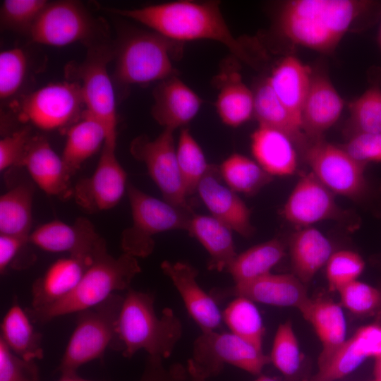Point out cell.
Instances as JSON below:
<instances>
[{"label": "cell", "instance_id": "484cf974", "mask_svg": "<svg viewBox=\"0 0 381 381\" xmlns=\"http://www.w3.org/2000/svg\"><path fill=\"white\" fill-rule=\"evenodd\" d=\"M251 150L256 162L272 176L291 175L296 170L294 143L279 131L258 126L251 135Z\"/></svg>", "mask_w": 381, "mask_h": 381}, {"label": "cell", "instance_id": "8992f818", "mask_svg": "<svg viewBox=\"0 0 381 381\" xmlns=\"http://www.w3.org/2000/svg\"><path fill=\"white\" fill-rule=\"evenodd\" d=\"M123 301V296L115 293L78 313L75 327L57 368L61 375L76 374L83 365L102 358L114 337Z\"/></svg>", "mask_w": 381, "mask_h": 381}, {"label": "cell", "instance_id": "7bdbcfd3", "mask_svg": "<svg viewBox=\"0 0 381 381\" xmlns=\"http://www.w3.org/2000/svg\"><path fill=\"white\" fill-rule=\"evenodd\" d=\"M48 3L44 0H5L1 6V23L8 28L30 31Z\"/></svg>", "mask_w": 381, "mask_h": 381}, {"label": "cell", "instance_id": "ba28073f", "mask_svg": "<svg viewBox=\"0 0 381 381\" xmlns=\"http://www.w3.org/2000/svg\"><path fill=\"white\" fill-rule=\"evenodd\" d=\"M190 359L206 379L218 375L226 364L259 375L271 362L262 349L231 332L217 331L201 333L193 344V357Z\"/></svg>", "mask_w": 381, "mask_h": 381}, {"label": "cell", "instance_id": "e0dca14e", "mask_svg": "<svg viewBox=\"0 0 381 381\" xmlns=\"http://www.w3.org/2000/svg\"><path fill=\"white\" fill-rule=\"evenodd\" d=\"M161 269L172 282L188 314L202 332L216 331L221 327L222 313L212 296L199 285L196 268L185 262L164 260Z\"/></svg>", "mask_w": 381, "mask_h": 381}, {"label": "cell", "instance_id": "1f68e13d", "mask_svg": "<svg viewBox=\"0 0 381 381\" xmlns=\"http://www.w3.org/2000/svg\"><path fill=\"white\" fill-rule=\"evenodd\" d=\"M258 126L279 131L286 135L294 143H306L301 123L285 107L270 85L267 78L254 92V114Z\"/></svg>", "mask_w": 381, "mask_h": 381}, {"label": "cell", "instance_id": "c3c4849f", "mask_svg": "<svg viewBox=\"0 0 381 381\" xmlns=\"http://www.w3.org/2000/svg\"><path fill=\"white\" fill-rule=\"evenodd\" d=\"M161 357L148 355L138 381H186L187 369L180 363L166 367Z\"/></svg>", "mask_w": 381, "mask_h": 381}, {"label": "cell", "instance_id": "e575fe53", "mask_svg": "<svg viewBox=\"0 0 381 381\" xmlns=\"http://www.w3.org/2000/svg\"><path fill=\"white\" fill-rule=\"evenodd\" d=\"M219 169L227 186L236 193L246 195L256 193L272 178L257 162L238 153L227 157Z\"/></svg>", "mask_w": 381, "mask_h": 381}, {"label": "cell", "instance_id": "d6a6232c", "mask_svg": "<svg viewBox=\"0 0 381 381\" xmlns=\"http://www.w3.org/2000/svg\"><path fill=\"white\" fill-rule=\"evenodd\" d=\"M285 246L279 238H272L238 254L227 271L235 284L246 283L270 273L284 257Z\"/></svg>", "mask_w": 381, "mask_h": 381}, {"label": "cell", "instance_id": "f5cc1de1", "mask_svg": "<svg viewBox=\"0 0 381 381\" xmlns=\"http://www.w3.org/2000/svg\"><path fill=\"white\" fill-rule=\"evenodd\" d=\"M58 381H95V380H86V379L82 378L79 377L76 373V374H71V375H61V377Z\"/></svg>", "mask_w": 381, "mask_h": 381}, {"label": "cell", "instance_id": "9c48e42d", "mask_svg": "<svg viewBox=\"0 0 381 381\" xmlns=\"http://www.w3.org/2000/svg\"><path fill=\"white\" fill-rule=\"evenodd\" d=\"M111 52L104 45L92 47L87 58L73 68L85 104V111L101 122L107 131L105 145L115 147L117 115L112 83L107 71Z\"/></svg>", "mask_w": 381, "mask_h": 381}, {"label": "cell", "instance_id": "603a6c76", "mask_svg": "<svg viewBox=\"0 0 381 381\" xmlns=\"http://www.w3.org/2000/svg\"><path fill=\"white\" fill-rule=\"evenodd\" d=\"M344 102L330 80L313 75L301 111L302 130L306 137L317 140L339 118Z\"/></svg>", "mask_w": 381, "mask_h": 381}, {"label": "cell", "instance_id": "74e56055", "mask_svg": "<svg viewBox=\"0 0 381 381\" xmlns=\"http://www.w3.org/2000/svg\"><path fill=\"white\" fill-rule=\"evenodd\" d=\"M349 138L361 133L381 132V88L372 85L349 105Z\"/></svg>", "mask_w": 381, "mask_h": 381}, {"label": "cell", "instance_id": "d4e9b609", "mask_svg": "<svg viewBox=\"0 0 381 381\" xmlns=\"http://www.w3.org/2000/svg\"><path fill=\"white\" fill-rule=\"evenodd\" d=\"M313 73L311 68L292 56L283 59L267 80L277 97L301 124V111Z\"/></svg>", "mask_w": 381, "mask_h": 381}, {"label": "cell", "instance_id": "7402d4cb", "mask_svg": "<svg viewBox=\"0 0 381 381\" xmlns=\"http://www.w3.org/2000/svg\"><path fill=\"white\" fill-rule=\"evenodd\" d=\"M226 294L267 305L295 307L301 313L310 301L304 284L290 274L270 272L255 280L235 284Z\"/></svg>", "mask_w": 381, "mask_h": 381}, {"label": "cell", "instance_id": "681fc988", "mask_svg": "<svg viewBox=\"0 0 381 381\" xmlns=\"http://www.w3.org/2000/svg\"><path fill=\"white\" fill-rule=\"evenodd\" d=\"M353 337L363 348L367 356L375 358L381 356V326L369 325L359 328Z\"/></svg>", "mask_w": 381, "mask_h": 381}, {"label": "cell", "instance_id": "ee69618b", "mask_svg": "<svg viewBox=\"0 0 381 381\" xmlns=\"http://www.w3.org/2000/svg\"><path fill=\"white\" fill-rule=\"evenodd\" d=\"M342 304L357 315H367L381 304V294L368 284L354 280L339 291Z\"/></svg>", "mask_w": 381, "mask_h": 381}, {"label": "cell", "instance_id": "6f0895ef", "mask_svg": "<svg viewBox=\"0 0 381 381\" xmlns=\"http://www.w3.org/2000/svg\"><path fill=\"white\" fill-rule=\"evenodd\" d=\"M380 314H381V313H380ZM380 317H381V315H380Z\"/></svg>", "mask_w": 381, "mask_h": 381}, {"label": "cell", "instance_id": "83f0119b", "mask_svg": "<svg viewBox=\"0 0 381 381\" xmlns=\"http://www.w3.org/2000/svg\"><path fill=\"white\" fill-rule=\"evenodd\" d=\"M332 245L319 230L308 226L294 233L289 241L294 274L303 284L309 283L332 255Z\"/></svg>", "mask_w": 381, "mask_h": 381}, {"label": "cell", "instance_id": "7dc6e473", "mask_svg": "<svg viewBox=\"0 0 381 381\" xmlns=\"http://www.w3.org/2000/svg\"><path fill=\"white\" fill-rule=\"evenodd\" d=\"M341 147L360 162H381V132L355 135Z\"/></svg>", "mask_w": 381, "mask_h": 381}, {"label": "cell", "instance_id": "11a10c76", "mask_svg": "<svg viewBox=\"0 0 381 381\" xmlns=\"http://www.w3.org/2000/svg\"><path fill=\"white\" fill-rule=\"evenodd\" d=\"M255 381H278V380L268 376L262 375V376H260Z\"/></svg>", "mask_w": 381, "mask_h": 381}, {"label": "cell", "instance_id": "5bb4252c", "mask_svg": "<svg viewBox=\"0 0 381 381\" xmlns=\"http://www.w3.org/2000/svg\"><path fill=\"white\" fill-rule=\"evenodd\" d=\"M115 147L104 145L93 174L73 188L75 202L89 213L114 207L127 190V176L119 163Z\"/></svg>", "mask_w": 381, "mask_h": 381}, {"label": "cell", "instance_id": "f35d334b", "mask_svg": "<svg viewBox=\"0 0 381 381\" xmlns=\"http://www.w3.org/2000/svg\"><path fill=\"white\" fill-rule=\"evenodd\" d=\"M366 353L353 336L346 340L329 361L309 381H334L355 370L366 358Z\"/></svg>", "mask_w": 381, "mask_h": 381}, {"label": "cell", "instance_id": "8d00e7d4", "mask_svg": "<svg viewBox=\"0 0 381 381\" xmlns=\"http://www.w3.org/2000/svg\"><path fill=\"white\" fill-rule=\"evenodd\" d=\"M176 157L187 196L197 192L199 183L208 171L204 152L188 128L181 130Z\"/></svg>", "mask_w": 381, "mask_h": 381}, {"label": "cell", "instance_id": "f546056e", "mask_svg": "<svg viewBox=\"0 0 381 381\" xmlns=\"http://www.w3.org/2000/svg\"><path fill=\"white\" fill-rule=\"evenodd\" d=\"M219 75V90L215 106L222 121L238 127L254 114V93L242 81L236 70H222Z\"/></svg>", "mask_w": 381, "mask_h": 381}, {"label": "cell", "instance_id": "30bf717a", "mask_svg": "<svg viewBox=\"0 0 381 381\" xmlns=\"http://www.w3.org/2000/svg\"><path fill=\"white\" fill-rule=\"evenodd\" d=\"M85 107L78 82H61L44 86L23 97L18 118L42 130L59 129L78 121Z\"/></svg>", "mask_w": 381, "mask_h": 381}, {"label": "cell", "instance_id": "f907efd6", "mask_svg": "<svg viewBox=\"0 0 381 381\" xmlns=\"http://www.w3.org/2000/svg\"><path fill=\"white\" fill-rule=\"evenodd\" d=\"M28 237L0 234V272L3 274L23 246Z\"/></svg>", "mask_w": 381, "mask_h": 381}, {"label": "cell", "instance_id": "7c38bea8", "mask_svg": "<svg viewBox=\"0 0 381 381\" xmlns=\"http://www.w3.org/2000/svg\"><path fill=\"white\" fill-rule=\"evenodd\" d=\"M305 159L315 177L333 193L358 199L365 192L367 164L360 162L342 147L314 140L305 147Z\"/></svg>", "mask_w": 381, "mask_h": 381}, {"label": "cell", "instance_id": "ffe728a7", "mask_svg": "<svg viewBox=\"0 0 381 381\" xmlns=\"http://www.w3.org/2000/svg\"><path fill=\"white\" fill-rule=\"evenodd\" d=\"M21 167H25L33 182L46 194L66 199L72 195L71 175L61 156L52 149L42 136H32Z\"/></svg>", "mask_w": 381, "mask_h": 381}, {"label": "cell", "instance_id": "5b68a950", "mask_svg": "<svg viewBox=\"0 0 381 381\" xmlns=\"http://www.w3.org/2000/svg\"><path fill=\"white\" fill-rule=\"evenodd\" d=\"M127 193L132 225L121 236L123 253L135 258H146L155 248L153 236L170 230L187 231L194 214L192 208L172 205L140 190L128 183Z\"/></svg>", "mask_w": 381, "mask_h": 381}, {"label": "cell", "instance_id": "ac0fdd59", "mask_svg": "<svg viewBox=\"0 0 381 381\" xmlns=\"http://www.w3.org/2000/svg\"><path fill=\"white\" fill-rule=\"evenodd\" d=\"M219 167L211 164L197 192L211 215L243 237L253 235L250 210L236 192L221 181Z\"/></svg>", "mask_w": 381, "mask_h": 381}, {"label": "cell", "instance_id": "bcb514c9", "mask_svg": "<svg viewBox=\"0 0 381 381\" xmlns=\"http://www.w3.org/2000/svg\"><path fill=\"white\" fill-rule=\"evenodd\" d=\"M32 138L29 126L4 137L0 140V170L21 167L27 147Z\"/></svg>", "mask_w": 381, "mask_h": 381}, {"label": "cell", "instance_id": "7a4b0ae2", "mask_svg": "<svg viewBox=\"0 0 381 381\" xmlns=\"http://www.w3.org/2000/svg\"><path fill=\"white\" fill-rule=\"evenodd\" d=\"M375 4L368 0H292L280 12L279 27L292 42L329 53L351 25Z\"/></svg>", "mask_w": 381, "mask_h": 381}, {"label": "cell", "instance_id": "8fae6325", "mask_svg": "<svg viewBox=\"0 0 381 381\" xmlns=\"http://www.w3.org/2000/svg\"><path fill=\"white\" fill-rule=\"evenodd\" d=\"M174 131L164 128L155 139L139 135L131 143L130 152L135 159L146 166L163 200L178 207L192 208L188 202L179 170Z\"/></svg>", "mask_w": 381, "mask_h": 381}, {"label": "cell", "instance_id": "52a82bcc", "mask_svg": "<svg viewBox=\"0 0 381 381\" xmlns=\"http://www.w3.org/2000/svg\"><path fill=\"white\" fill-rule=\"evenodd\" d=\"M179 43L155 32L131 35L117 54V79L127 85L145 84L177 75L172 55L179 53Z\"/></svg>", "mask_w": 381, "mask_h": 381}, {"label": "cell", "instance_id": "44dd1931", "mask_svg": "<svg viewBox=\"0 0 381 381\" xmlns=\"http://www.w3.org/2000/svg\"><path fill=\"white\" fill-rule=\"evenodd\" d=\"M153 97V118L164 128L174 131L191 121L202 104V99L177 75L159 82Z\"/></svg>", "mask_w": 381, "mask_h": 381}, {"label": "cell", "instance_id": "9a60e30c", "mask_svg": "<svg viewBox=\"0 0 381 381\" xmlns=\"http://www.w3.org/2000/svg\"><path fill=\"white\" fill-rule=\"evenodd\" d=\"M334 194L311 171L304 173L289 195L283 214L288 222L301 228L343 218L345 212L337 204Z\"/></svg>", "mask_w": 381, "mask_h": 381}, {"label": "cell", "instance_id": "ab89813d", "mask_svg": "<svg viewBox=\"0 0 381 381\" xmlns=\"http://www.w3.org/2000/svg\"><path fill=\"white\" fill-rule=\"evenodd\" d=\"M270 358L274 366L286 376L293 375L299 369L301 356L290 320L279 326Z\"/></svg>", "mask_w": 381, "mask_h": 381}, {"label": "cell", "instance_id": "9f6ffc18", "mask_svg": "<svg viewBox=\"0 0 381 381\" xmlns=\"http://www.w3.org/2000/svg\"><path fill=\"white\" fill-rule=\"evenodd\" d=\"M377 39H378V44H379V46H380V51H381V18H380V28H379Z\"/></svg>", "mask_w": 381, "mask_h": 381}, {"label": "cell", "instance_id": "cb8c5ba5", "mask_svg": "<svg viewBox=\"0 0 381 381\" xmlns=\"http://www.w3.org/2000/svg\"><path fill=\"white\" fill-rule=\"evenodd\" d=\"M301 314L313 326L322 342V350L318 358V368H320L346 341V326L343 310L332 299L320 296L310 298Z\"/></svg>", "mask_w": 381, "mask_h": 381}, {"label": "cell", "instance_id": "277c9868", "mask_svg": "<svg viewBox=\"0 0 381 381\" xmlns=\"http://www.w3.org/2000/svg\"><path fill=\"white\" fill-rule=\"evenodd\" d=\"M141 270L137 258L124 253L115 258L108 253L105 243L68 296L42 310L28 311V315L33 321L43 324L59 316L78 313L102 303L115 293L127 291Z\"/></svg>", "mask_w": 381, "mask_h": 381}, {"label": "cell", "instance_id": "d590c367", "mask_svg": "<svg viewBox=\"0 0 381 381\" xmlns=\"http://www.w3.org/2000/svg\"><path fill=\"white\" fill-rule=\"evenodd\" d=\"M222 318L231 333L262 349L265 327L253 301L236 296L224 309Z\"/></svg>", "mask_w": 381, "mask_h": 381}, {"label": "cell", "instance_id": "3957f363", "mask_svg": "<svg viewBox=\"0 0 381 381\" xmlns=\"http://www.w3.org/2000/svg\"><path fill=\"white\" fill-rule=\"evenodd\" d=\"M154 296L131 288L123 296L114 337L110 346L123 356L131 358L139 351L149 356L169 358L183 334L182 323L174 311L165 308L155 313Z\"/></svg>", "mask_w": 381, "mask_h": 381}, {"label": "cell", "instance_id": "f1b7e54d", "mask_svg": "<svg viewBox=\"0 0 381 381\" xmlns=\"http://www.w3.org/2000/svg\"><path fill=\"white\" fill-rule=\"evenodd\" d=\"M107 137L104 125L84 111L81 118L68 128L61 155L71 176L104 146Z\"/></svg>", "mask_w": 381, "mask_h": 381}, {"label": "cell", "instance_id": "4316f807", "mask_svg": "<svg viewBox=\"0 0 381 381\" xmlns=\"http://www.w3.org/2000/svg\"><path fill=\"white\" fill-rule=\"evenodd\" d=\"M187 231L196 238L210 255V270H226L236 255L232 230L212 215L194 213Z\"/></svg>", "mask_w": 381, "mask_h": 381}, {"label": "cell", "instance_id": "60d3db41", "mask_svg": "<svg viewBox=\"0 0 381 381\" xmlns=\"http://www.w3.org/2000/svg\"><path fill=\"white\" fill-rule=\"evenodd\" d=\"M28 70L26 54L20 48H12L0 53V97L7 99L21 87Z\"/></svg>", "mask_w": 381, "mask_h": 381}, {"label": "cell", "instance_id": "4fadbf2b", "mask_svg": "<svg viewBox=\"0 0 381 381\" xmlns=\"http://www.w3.org/2000/svg\"><path fill=\"white\" fill-rule=\"evenodd\" d=\"M95 20L80 3H48L29 32L36 43L61 47L78 42H91L98 31Z\"/></svg>", "mask_w": 381, "mask_h": 381}, {"label": "cell", "instance_id": "4dcf8cb0", "mask_svg": "<svg viewBox=\"0 0 381 381\" xmlns=\"http://www.w3.org/2000/svg\"><path fill=\"white\" fill-rule=\"evenodd\" d=\"M0 339L23 359L35 361L44 356L42 336L35 329L29 315L16 299L2 320Z\"/></svg>", "mask_w": 381, "mask_h": 381}, {"label": "cell", "instance_id": "2e32d148", "mask_svg": "<svg viewBox=\"0 0 381 381\" xmlns=\"http://www.w3.org/2000/svg\"><path fill=\"white\" fill-rule=\"evenodd\" d=\"M105 241L97 233L93 224L78 217L72 224L53 220L31 231L28 243L50 253H68L70 255H90Z\"/></svg>", "mask_w": 381, "mask_h": 381}, {"label": "cell", "instance_id": "f6af8a7d", "mask_svg": "<svg viewBox=\"0 0 381 381\" xmlns=\"http://www.w3.org/2000/svg\"><path fill=\"white\" fill-rule=\"evenodd\" d=\"M0 381H40L35 361L23 359L0 339Z\"/></svg>", "mask_w": 381, "mask_h": 381}, {"label": "cell", "instance_id": "db71d44e", "mask_svg": "<svg viewBox=\"0 0 381 381\" xmlns=\"http://www.w3.org/2000/svg\"><path fill=\"white\" fill-rule=\"evenodd\" d=\"M374 375L375 381H381V356L375 358Z\"/></svg>", "mask_w": 381, "mask_h": 381}, {"label": "cell", "instance_id": "b9f144b4", "mask_svg": "<svg viewBox=\"0 0 381 381\" xmlns=\"http://www.w3.org/2000/svg\"><path fill=\"white\" fill-rule=\"evenodd\" d=\"M364 268L365 262L357 253L351 250L333 253L326 267L329 291H339L344 285L356 280Z\"/></svg>", "mask_w": 381, "mask_h": 381}, {"label": "cell", "instance_id": "d6986e66", "mask_svg": "<svg viewBox=\"0 0 381 381\" xmlns=\"http://www.w3.org/2000/svg\"><path fill=\"white\" fill-rule=\"evenodd\" d=\"M97 250L92 255H69L54 262L44 274L33 283L31 308L27 311L42 310L68 296L92 264Z\"/></svg>", "mask_w": 381, "mask_h": 381}, {"label": "cell", "instance_id": "836d02e7", "mask_svg": "<svg viewBox=\"0 0 381 381\" xmlns=\"http://www.w3.org/2000/svg\"><path fill=\"white\" fill-rule=\"evenodd\" d=\"M34 187L19 183L1 195L0 234L29 237L32 222Z\"/></svg>", "mask_w": 381, "mask_h": 381}, {"label": "cell", "instance_id": "6da1fadb", "mask_svg": "<svg viewBox=\"0 0 381 381\" xmlns=\"http://www.w3.org/2000/svg\"><path fill=\"white\" fill-rule=\"evenodd\" d=\"M111 11L177 42L199 40L219 42L243 62L254 64L244 42L229 29L217 1H176Z\"/></svg>", "mask_w": 381, "mask_h": 381}, {"label": "cell", "instance_id": "816d5d0a", "mask_svg": "<svg viewBox=\"0 0 381 381\" xmlns=\"http://www.w3.org/2000/svg\"><path fill=\"white\" fill-rule=\"evenodd\" d=\"M187 371L191 381L207 380L206 378L197 371L190 359H189L187 363Z\"/></svg>", "mask_w": 381, "mask_h": 381}]
</instances>
